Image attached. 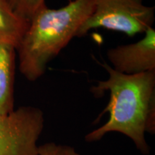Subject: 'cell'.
Wrapping results in <instances>:
<instances>
[{
	"label": "cell",
	"mask_w": 155,
	"mask_h": 155,
	"mask_svg": "<svg viewBox=\"0 0 155 155\" xmlns=\"http://www.w3.org/2000/svg\"><path fill=\"white\" fill-rule=\"evenodd\" d=\"M17 49L11 44L0 42V114L15 110V81Z\"/></svg>",
	"instance_id": "obj_6"
},
{
	"label": "cell",
	"mask_w": 155,
	"mask_h": 155,
	"mask_svg": "<svg viewBox=\"0 0 155 155\" xmlns=\"http://www.w3.org/2000/svg\"><path fill=\"white\" fill-rule=\"evenodd\" d=\"M28 27V21L17 16L6 0H0V42L17 48Z\"/></svg>",
	"instance_id": "obj_7"
},
{
	"label": "cell",
	"mask_w": 155,
	"mask_h": 155,
	"mask_svg": "<svg viewBox=\"0 0 155 155\" xmlns=\"http://www.w3.org/2000/svg\"><path fill=\"white\" fill-rule=\"evenodd\" d=\"M94 5L95 0H73L58 9L44 5L35 12L16 48L19 71L28 81L44 74L48 63L76 37Z\"/></svg>",
	"instance_id": "obj_2"
},
{
	"label": "cell",
	"mask_w": 155,
	"mask_h": 155,
	"mask_svg": "<svg viewBox=\"0 0 155 155\" xmlns=\"http://www.w3.org/2000/svg\"><path fill=\"white\" fill-rule=\"evenodd\" d=\"M38 155H81L73 147L48 142L38 146Z\"/></svg>",
	"instance_id": "obj_9"
},
{
	"label": "cell",
	"mask_w": 155,
	"mask_h": 155,
	"mask_svg": "<svg viewBox=\"0 0 155 155\" xmlns=\"http://www.w3.org/2000/svg\"><path fill=\"white\" fill-rule=\"evenodd\" d=\"M144 33V38L135 43L108 50L112 68L127 75L155 71V30L152 27Z\"/></svg>",
	"instance_id": "obj_5"
},
{
	"label": "cell",
	"mask_w": 155,
	"mask_h": 155,
	"mask_svg": "<svg viewBox=\"0 0 155 155\" xmlns=\"http://www.w3.org/2000/svg\"><path fill=\"white\" fill-rule=\"evenodd\" d=\"M154 21V7L142 0H95L94 10L81 25L76 37L102 28L133 36L145 32Z\"/></svg>",
	"instance_id": "obj_3"
},
{
	"label": "cell",
	"mask_w": 155,
	"mask_h": 155,
	"mask_svg": "<svg viewBox=\"0 0 155 155\" xmlns=\"http://www.w3.org/2000/svg\"><path fill=\"white\" fill-rule=\"evenodd\" d=\"M44 123L43 112L34 106L0 114V155H38V141Z\"/></svg>",
	"instance_id": "obj_4"
},
{
	"label": "cell",
	"mask_w": 155,
	"mask_h": 155,
	"mask_svg": "<svg viewBox=\"0 0 155 155\" xmlns=\"http://www.w3.org/2000/svg\"><path fill=\"white\" fill-rule=\"evenodd\" d=\"M101 65L109 74L108 80L98 81L91 88L94 96L109 91L110 101L102 112H109L105 124L86 136L88 142L98 141L109 132H119L130 138L143 154L150 147L145 134L155 133V71L127 75L112 68L108 63Z\"/></svg>",
	"instance_id": "obj_1"
},
{
	"label": "cell",
	"mask_w": 155,
	"mask_h": 155,
	"mask_svg": "<svg viewBox=\"0 0 155 155\" xmlns=\"http://www.w3.org/2000/svg\"><path fill=\"white\" fill-rule=\"evenodd\" d=\"M17 16L29 22L35 12L45 4V0H6Z\"/></svg>",
	"instance_id": "obj_8"
}]
</instances>
